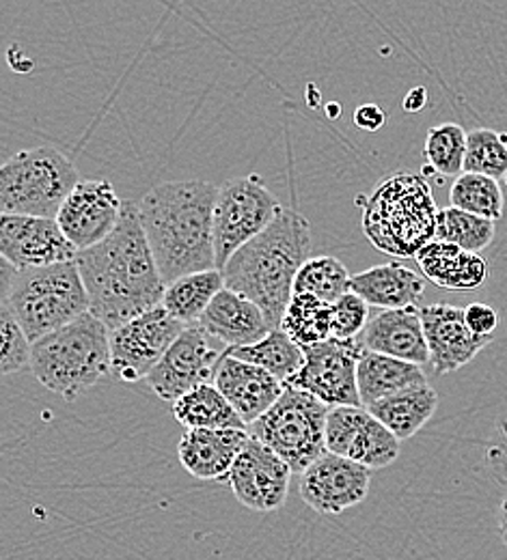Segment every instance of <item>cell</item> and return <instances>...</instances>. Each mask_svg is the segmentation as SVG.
<instances>
[{
  "label": "cell",
  "instance_id": "17",
  "mask_svg": "<svg viewBox=\"0 0 507 560\" xmlns=\"http://www.w3.org/2000/svg\"><path fill=\"white\" fill-rule=\"evenodd\" d=\"M124 203L111 182L80 179L59 211L57 222L76 250H87L104 242L117 229Z\"/></svg>",
  "mask_w": 507,
  "mask_h": 560
},
{
  "label": "cell",
  "instance_id": "13",
  "mask_svg": "<svg viewBox=\"0 0 507 560\" xmlns=\"http://www.w3.org/2000/svg\"><path fill=\"white\" fill-rule=\"evenodd\" d=\"M400 442L365 406L331 408L326 424V446L331 453L367 468H387L400 457Z\"/></svg>",
  "mask_w": 507,
  "mask_h": 560
},
{
  "label": "cell",
  "instance_id": "19",
  "mask_svg": "<svg viewBox=\"0 0 507 560\" xmlns=\"http://www.w3.org/2000/svg\"><path fill=\"white\" fill-rule=\"evenodd\" d=\"M215 384L246 424L264 417L286 390V382L270 371L229 353L218 366Z\"/></svg>",
  "mask_w": 507,
  "mask_h": 560
},
{
  "label": "cell",
  "instance_id": "18",
  "mask_svg": "<svg viewBox=\"0 0 507 560\" xmlns=\"http://www.w3.org/2000/svg\"><path fill=\"white\" fill-rule=\"evenodd\" d=\"M436 375H447L469 364L493 343V337L475 335L464 317V308L451 304L419 306Z\"/></svg>",
  "mask_w": 507,
  "mask_h": 560
},
{
  "label": "cell",
  "instance_id": "15",
  "mask_svg": "<svg viewBox=\"0 0 507 560\" xmlns=\"http://www.w3.org/2000/svg\"><path fill=\"white\" fill-rule=\"evenodd\" d=\"M290 479V466L251 435L227 477V486L246 509L273 513L286 504Z\"/></svg>",
  "mask_w": 507,
  "mask_h": 560
},
{
  "label": "cell",
  "instance_id": "16",
  "mask_svg": "<svg viewBox=\"0 0 507 560\" xmlns=\"http://www.w3.org/2000/svg\"><path fill=\"white\" fill-rule=\"evenodd\" d=\"M371 468L326 451L300 477V495L307 506L322 515H339L369 493Z\"/></svg>",
  "mask_w": 507,
  "mask_h": 560
},
{
  "label": "cell",
  "instance_id": "6",
  "mask_svg": "<svg viewBox=\"0 0 507 560\" xmlns=\"http://www.w3.org/2000/svg\"><path fill=\"white\" fill-rule=\"evenodd\" d=\"M2 304L11 308L33 343L91 311L76 259L18 270L2 291Z\"/></svg>",
  "mask_w": 507,
  "mask_h": 560
},
{
  "label": "cell",
  "instance_id": "32",
  "mask_svg": "<svg viewBox=\"0 0 507 560\" xmlns=\"http://www.w3.org/2000/svg\"><path fill=\"white\" fill-rule=\"evenodd\" d=\"M436 240L451 242L471 253H482L495 240V220L449 206L438 210Z\"/></svg>",
  "mask_w": 507,
  "mask_h": 560
},
{
  "label": "cell",
  "instance_id": "14",
  "mask_svg": "<svg viewBox=\"0 0 507 560\" xmlns=\"http://www.w3.org/2000/svg\"><path fill=\"white\" fill-rule=\"evenodd\" d=\"M0 255L18 270L73 261L78 250L57 218L2 213Z\"/></svg>",
  "mask_w": 507,
  "mask_h": 560
},
{
  "label": "cell",
  "instance_id": "24",
  "mask_svg": "<svg viewBox=\"0 0 507 560\" xmlns=\"http://www.w3.org/2000/svg\"><path fill=\"white\" fill-rule=\"evenodd\" d=\"M350 291L359 293L369 306L380 311L406 308L419 304L426 282L406 266L391 261L355 275L350 280Z\"/></svg>",
  "mask_w": 507,
  "mask_h": 560
},
{
  "label": "cell",
  "instance_id": "26",
  "mask_svg": "<svg viewBox=\"0 0 507 560\" xmlns=\"http://www.w3.org/2000/svg\"><path fill=\"white\" fill-rule=\"evenodd\" d=\"M436 408L438 395L430 384L406 388L367 406V410L380 422H384L397 440H408L419 433L435 417Z\"/></svg>",
  "mask_w": 507,
  "mask_h": 560
},
{
  "label": "cell",
  "instance_id": "27",
  "mask_svg": "<svg viewBox=\"0 0 507 560\" xmlns=\"http://www.w3.org/2000/svg\"><path fill=\"white\" fill-rule=\"evenodd\" d=\"M173 417L186 429H249L217 384H201L173 401Z\"/></svg>",
  "mask_w": 507,
  "mask_h": 560
},
{
  "label": "cell",
  "instance_id": "40",
  "mask_svg": "<svg viewBox=\"0 0 507 560\" xmlns=\"http://www.w3.org/2000/svg\"><path fill=\"white\" fill-rule=\"evenodd\" d=\"M387 121V113L376 104H362L355 110V124L365 132H378Z\"/></svg>",
  "mask_w": 507,
  "mask_h": 560
},
{
  "label": "cell",
  "instance_id": "39",
  "mask_svg": "<svg viewBox=\"0 0 507 560\" xmlns=\"http://www.w3.org/2000/svg\"><path fill=\"white\" fill-rule=\"evenodd\" d=\"M464 317H466V324L469 328L475 332V335H482V337H493L497 326H499V315L493 306L488 304H482V302H473L464 308Z\"/></svg>",
  "mask_w": 507,
  "mask_h": 560
},
{
  "label": "cell",
  "instance_id": "42",
  "mask_svg": "<svg viewBox=\"0 0 507 560\" xmlns=\"http://www.w3.org/2000/svg\"><path fill=\"white\" fill-rule=\"evenodd\" d=\"M499 535H502V541L507 548V493L502 500V506H499Z\"/></svg>",
  "mask_w": 507,
  "mask_h": 560
},
{
  "label": "cell",
  "instance_id": "31",
  "mask_svg": "<svg viewBox=\"0 0 507 560\" xmlns=\"http://www.w3.org/2000/svg\"><path fill=\"white\" fill-rule=\"evenodd\" d=\"M449 203L453 208L471 211L491 220H499L506 211V195L499 179L482 173H462L456 177L449 190Z\"/></svg>",
  "mask_w": 507,
  "mask_h": 560
},
{
  "label": "cell",
  "instance_id": "36",
  "mask_svg": "<svg viewBox=\"0 0 507 560\" xmlns=\"http://www.w3.org/2000/svg\"><path fill=\"white\" fill-rule=\"evenodd\" d=\"M0 339H2V353H0V369L4 375L24 371L31 366L33 355V341L13 317L11 308L2 304L0 308Z\"/></svg>",
  "mask_w": 507,
  "mask_h": 560
},
{
  "label": "cell",
  "instance_id": "11",
  "mask_svg": "<svg viewBox=\"0 0 507 560\" xmlns=\"http://www.w3.org/2000/svg\"><path fill=\"white\" fill-rule=\"evenodd\" d=\"M186 324L162 304L111 330V375L117 382H141L184 332Z\"/></svg>",
  "mask_w": 507,
  "mask_h": 560
},
{
  "label": "cell",
  "instance_id": "2",
  "mask_svg": "<svg viewBox=\"0 0 507 560\" xmlns=\"http://www.w3.org/2000/svg\"><path fill=\"white\" fill-rule=\"evenodd\" d=\"M218 188L186 179L153 186L139 201V215L162 280L218 268L215 206Z\"/></svg>",
  "mask_w": 507,
  "mask_h": 560
},
{
  "label": "cell",
  "instance_id": "28",
  "mask_svg": "<svg viewBox=\"0 0 507 560\" xmlns=\"http://www.w3.org/2000/svg\"><path fill=\"white\" fill-rule=\"evenodd\" d=\"M222 289H224L222 270L215 268V270L193 272L164 287L162 306L186 326L197 324Z\"/></svg>",
  "mask_w": 507,
  "mask_h": 560
},
{
  "label": "cell",
  "instance_id": "38",
  "mask_svg": "<svg viewBox=\"0 0 507 560\" xmlns=\"http://www.w3.org/2000/svg\"><path fill=\"white\" fill-rule=\"evenodd\" d=\"M484 464H486L488 475L499 486L507 488V419H502L497 422L495 433H493L491 442L486 444Z\"/></svg>",
  "mask_w": 507,
  "mask_h": 560
},
{
  "label": "cell",
  "instance_id": "1",
  "mask_svg": "<svg viewBox=\"0 0 507 560\" xmlns=\"http://www.w3.org/2000/svg\"><path fill=\"white\" fill-rule=\"evenodd\" d=\"M91 313L111 330L162 304L164 287L153 259L139 203H124L117 229L97 246L78 250Z\"/></svg>",
  "mask_w": 507,
  "mask_h": 560
},
{
  "label": "cell",
  "instance_id": "22",
  "mask_svg": "<svg viewBox=\"0 0 507 560\" xmlns=\"http://www.w3.org/2000/svg\"><path fill=\"white\" fill-rule=\"evenodd\" d=\"M197 324L227 350L253 346L273 330L262 306L229 287L218 293Z\"/></svg>",
  "mask_w": 507,
  "mask_h": 560
},
{
  "label": "cell",
  "instance_id": "30",
  "mask_svg": "<svg viewBox=\"0 0 507 560\" xmlns=\"http://www.w3.org/2000/svg\"><path fill=\"white\" fill-rule=\"evenodd\" d=\"M227 353L270 371L281 382H288L291 375L304 364L302 346H298L284 328L270 330L262 341L253 346L231 348Z\"/></svg>",
  "mask_w": 507,
  "mask_h": 560
},
{
  "label": "cell",
  "instance_id": "29",
  "mask_svg": "<svg viewBox=\"0 0 507 560\" xmlns=\"http://www.w3.org/2000/svg\"><path fill=\"white\" fill-rule=\"evenodd\" d=\"M281 328L302 348L322 343L333 337V304L311 293H293Z\"/></svg>",
  "mask_w": 507,
  "mask_h": 560
},
{
  "label": "cell",
  "instance_id": "33",
  "mask_svg": "<svg viewBox=\"0 0 507 560\" xmlns=\"http://www.w3.org/2000/svg\"><path fill=\"white\" fill-rule=\"evenodd\" d=\"M350 272L335 257L307 259L293 280V293H311L329 304L350 291Z\"/></svg>",
  "mask_w": 507,
  "mask_h": 560
},
{
  "label": "cell",
  "instance_id": "8",
  "mask_svg": "<svg viewBox=\"0 0 507 560\" xmlns=\"http://www.w3.org/2000/svg\"><path fill=\"white\" fill-rule=\"evenodd\" d=\"M329 415L331 406L322 399L286 384L279 401L264 417L249 424V433L275 451L293 475H302L329 451Z\"/></svg>",
  "mask_w": 507,
  "mask_h": 560
},
{
  "label": "cell",
  "instance_id": "21",
  "mask_svg": "<svg viewBox=\"0 0 507 560\" xmlns=\"http://www.w3.org/2000/svg\"><path fill=\"white\" fill-rule=\"evenodd\" d=\"M365 350L387 353L415 364L430 362V348L419 306L387 308L369 317L362 330Z\"/></svg>",
  "mask_w": 507,
  "mask_h": 560
},
{
  "label": "cell",
  "instance_id": "23",
  "mask_svg": "<svg viewBox=\"0 0 507 560\" xmlns=\"http://www.w3.org/2000/svg\"><path fill=\"white\" fill-rule=\"evenodd\" d=\"M415 261L426 279L449 291H473L491 277V268L480 253L436 237L417 253Z\"/></svg>",
  "mask_w": 507,
  "mask_h": 560
},
{
  "label": "cell",
  "instance_id": "35",
  "mask_svg": "<svg viewBox=\"0 0 507 560\" xmlns=\"http://www.w3.org/2000/svg\"><path fill=\"white\" fill-rule=\"evenodd\" d=\"M464 171L482 173L495 179L507 177V135L488 130V128L471 130Z\"/></svg>",
  "mask_w": 507,
  "mask_h": 560
},
{
  "label": "cell",
  "instance_id": "41",
  "mask_svg": "<svg viewBox=\"0 0 507 560\" xmlns=\"http://www.w3.org/2000/svg\"><path fill=\"white\" fill-rule=\"evenodd\" d=\"M426 100H428V95H426V89L417 86V89H413V91L406 95V100H404V108H406L408 113L422 110V108L426 106Z\"/></svg>",
  "mask_w": 507,
  "mask_h": 560
},
{
  "label": "cell",
  "instance_id": "12",
  "mask_svg": "<svg viewBox=\"0 0 507 560\" xmlns=\"http://www.w3.org/2000/svg\"><path fill=\"white\" fill-rule=\"evenodd\" d=\"M227 348L199 324H188L147 375V386L162 401H177L201 384H212Z\"/></svg>",
  "mask_w": 507,
  "mask_h": 560
},
{
  "label": "cell",
  "instance_id": "5",
  "mask_svg": "<svg viewBox=\"0 0 507 560\" xmlns=\"http://www.w3.org/2000/svg\"><path fill=\"white\" fill-rule=\"evenodd\" d=\"M28 369L42 386L73 401L111 375V328L89 311L35 341Z\"/></svg>",
  "mask_w": 507,
  "mask_h": 560
},
{
  "label": "cell",
  "instance_id": "9",
  "mask_svg": "<svg viewBox=\"0 0 507 560\" xmlns=\"http://www.w3.org/2000/svg\"><path fill=\"white\" fill-rule=\"evenodd\" d=\"M279 211V201L260 175L235 177L222 184L215 206L218 270L224 268L240 246L266 231Z\"/></svg>",
  "mask_w": 507,
  "mask_h": 560
},
{
  "label": "cell",
  "instance_id": "4",
  "mask_svg": "<svg viewBox=\"0 0 507 560\" xmlns=\"http://www.w3.org/2000/svg\"><path fill=\"white\" fill-rule=\"evenodd\" d=\"M362 233L373 248L389 257L415 259L436 237L435 197L417 173H395L361 197Z\"/></svg>",
  "mask_w": 507,
  "mask_h": 560
},
{
  "label": "cell",
  "instance_id": "3",
  "mask_svg": "<svg viewBox=\"0 0 507 560\" xmlns=\"http://www.w3.org/2000/svg\"><path fill=\"white\" fill-rule=\"evenodd\" d=\"M311 224L293 210H284L266 231L240 246L222 268L224 287L246 295L268 317L270 328H281L293 295L298 270L311 259Z\"/></svg>",
  "mask_w": 507,
  "mask_h": 560
},
{
  "label": "cell",
  "instance_id": "20",
  "mask_svg": "<svg viewBox=\"0 0 507 560\" xmlns=\"http://www.w3.org/2000/svg\"><path fill=\"white\" fill-rule=\"evenodd\" d=\"M249 440V429H188L180 440L177 457L184 470L195 479L227 483Z\"/></svg>",
  "mask_w": 507,
  "mask_h": 560
},
{
  "label": "cell",
  "instance_id": "7",
  "mask_svg": "<svg viewBox=\"0 0 507 560\" xmlns=\"http://www.w3.org/2000/svg\"><path fill=\"white\" fill-rule=\"evenodd\" d=\"M80 175L55 147L24 149L0 168V211L57 218Z\"/></svg>",
  "mask_w": 507,
  "mask_h": 560
},
{
  "label": "cell",
  "instance_id": "25",
  "mask_svg": "<svg viewBox=\"0 0 507 560\" xmlns=\"http://www.w3.org/2000/svg\"><path fill=\"white\" fill-rule=\"evenodd\" d=\"M419 384H428L422 364L369 350L359 360V395L365 408Z\"/></svg>",
  "mask_w": 507,
  "mask_h": 560
},
{
  "label": "cell",
  "instance_id": "34",
  "mask_svg": "<svg viewBox=\"0 0 507 560\" xmlns=\"http://www.w3.org/2000/svg\"><path fill=\"white\" fill-rule=\"evenodd\" d=\"M469 132L458 124H440L428 130L426 160L440 177H458L464 173Z\"/></svg>",
  "mask_w": 507,
  "mask_h": 560
},
{
  "label": "cell",
  "instance_id": "10",
  "mask_svg": "<svg viewBox=\"0 0 507 560\" xmlns=\"http://www.w3.org/2000/svg\"><path fill=\"white\" fill-rule=\"evenodd\" d=\"M304 364L286 382L307 390L326 406H362L359 395V360L365 353L362 339H326L304 346Z\"/></svg>",
  "mask_w": 507,
  "mask_h": 560
},
{
  "label": "cell",
  "instance_id": "37",
  "mask_svg": "<svg viewBox=\"0 0 507 560\" xmlns=\"http://www.w3.org/2000/svg\"><path fill=\"white\" fill-rule=\"evenodd\" d=\"M369 322V304L359 293L348 291L333 302V337L359 339Z\"/></svg>",
  "mask_w": 507,
  "mask_h": 560
}]
</instances>
